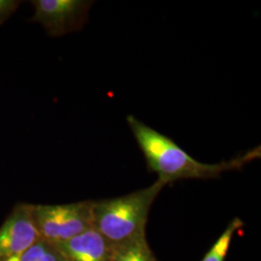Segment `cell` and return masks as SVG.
I'll use <instances>...</instances> for the list:
<instances>
[{
	"label": "cell",
	"instance_id": "1",
	"mask_svg": "<svg viewBox=\"0 0 261 261\" xmlns=\"http://www.w3.org/2000/svg\"><path fill=\"white\" fill-rule=\"evenodd\" d=\"M126 120L144 155L147 167L157 173L158 180L166 185L183 179L219 178L225 171L241 169L253 160L260 158V146H258L227 162L201 163L190 156L171 139L135 116L129 115Z\"/></svg>",
	"mask_w": 261,
	"mask_h": 261
},
{
	"label": "cell",
	"instance_id": "2",
	"mask_svg": "<svg viewBox=\"0 0 261 261\" xmlns=\"http://www.w3.org/2000/svg\"><path fill=\"white\" fill-rule=\"evenodd\" d=\"M165 186L157 180L126 196L93 200L94 227L112 245L145 236L151 206Z\"/></svg>",
	"mask_w": 261,
	"mask_h": 261
},
{
	"label": "cell",
	"instance_id": "3",
	"mask_svg": "<svg viewBox=\"0 0 261 261\" xmlns=\"http://www.w3.org/2000/svg\"><path fill=\"white\" fill-rule=\"evenodd\" d=\"M93 200L69 204H31V214L41 239L63 242L93 226Z\"/></svg>",
	"mask_w": 261,
	"mask_h": 261
},
{
	"label": "cell",
	"instance_id": "4",
	"mask_svg": "<svg viewBox=\"0 0 261 261\" xmlns=\"http://www.w3.org/2000/svg\"><path fill=\"white\" fill-rule=\"evenodd\" d=\"M93 3L87 0H32L34 13L29 21L41 24L48 36L61 37L84 28Z\"/></svg>",
	"mask_w": 261,
	"mask_h": 261
},
{
	"label": "cell",
	"instance_id": "5",
	"mask_svg": "<svg viewBox=\"0 0 261 261\" xmlns=\"http://www.w3.org/2000/svg\"><path fill=\"white\" fill-rule=\"evenodd\" d=\"M40 239L31 204L17 203L0 226V260L20 256Z\"/></svg>",
	"mask_w": 261,
	"mask_h": 261
},
{
	"label": "cell",
	"instance_id": "6",
	"mask_svg": "<svg viewBox=\"0 0 261 261\" xmlns=\"http://www.w3.org/2000/svg\"><path fill=\"white\" fill-rule=\"evenodd\" d=\"M54 245L67 261H109L112 247L94 226L71 239Z\"/></svg>",
	"mask_w": 261,
	"mask_h": 261
},
{
	"label": "cell",
	"instance_id": "7",
	"mask_svg": "<svg viewBox=\"0 0 261 261\" xmlns=\"http://www.w3.org/2000/svg\"><path fill=\"white\" fill-rule=\"evenodd\" d=\"M109 261L158 260L150 249L146 236H140L126 242L112 245Z\"/></svg>",
	"mask_w": 261,
	"mask_h": 261
},
{
	"label": "cell",
	"instance_id": "8",
	"mask_svg": "<svg viewBox=\"0 0 261 261\" xmlns=\"http://www.w3.org/2000/svg\"><path fill=\"white\" fill-rule=\"evenodd\" d=\"M244 223L239 218L233 219L226 226L223 234L219 237L213 247L206 253L201 261H224V258L229 250L235 232L242 228Z\"/></svg>",
	"mask_w": 261,
	"mask_h": 261
},
{
	"label": "cell",
	"instance_id": "9",
	"mask_svg": "<svg viewBox=\"0 0 261 261\" xmlns=\"http://www.w3.org/2000/svg\"><path fill=\"white\" fill-rule=\"evenodd\" d=\"M20 261L67 260L56 245L40 239L20 255Z\"/></svg>",
	"mask_w": 261,
	"mask_h": 261
},
{
	"label": "cell",
	"instance_id": "10",
	"mask_svg": "<svg viewBox=\"0 0 261 261\" xmlns=\"http://www.w3.org/2000/svg\"><path fill=\"white\" fill-rule=\"evenodd\" d=\"M19 0H0V25L4 24L19 9Z\"/></svg>",
	"mask_w": 261,
	"mask_h": 261
},
{
	"label": "cell",
	"instance_id": "11",
	"mask_svg": "<svg viewBox=\"0 0 261 261\" xmlns=\"http://www.w3.org/2000/svg\"><path fill=\"white\" fill-rule=\"evenodd\" d=\"M0 261H20V256H12V257H9V258H6V259H3V260Z\"/></svg>",
	"mask_w": 261,
	"mask_h": 261
}]
</instances>
